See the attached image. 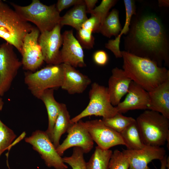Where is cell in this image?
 <instances>
[{"instance_id":"cell-1","label":"cell","mask_w":169,"mask_h":169,"mask_svg":"<svg viewBox=\"0 0 169 169\" xmlns=\"http://www.w3.org/2000/svg\"><path fill=\"white\" fill-rule=\"evenodd\" d=\"M133 16L124 38L125 51L151 60L160 67L169 66V41L160 19L150 13Z\"/></svg>"},{"instance_id":"cell-2","label":"cell","mask_w":169,"mask_h":169,"mask_svg":"<svg viewBox=\"0 0 169 169\" xmlns=\"http://www.w3.org/2000/svg\"><path fill=\"white\" fill-rule=\"evenodd\" d=\"M123 69L127 76L148 92L169 78V70L160 67L148 59L140 57L125 51H121Z\"/></svg>"},{"instance_id":"cell-3","label":"cell","mask_w":169,"mask_h":169,"mask_svg":"<svg viewBox=\"0 0 169 169\" xmlns=\"http://www.w3.org/2000/svg\"><path fill=\"white\" fill-rule=\"evenodd\" d=\"M141 140L146 146L161 147L169 141V119L146 110L136 120Z\"/></svg>"},{"instance_id":"cell-4","label":"cell","mask_w":169,"mask_h":169,"mask_svg":"<svg viewBox=\"0 0 169 169\" xmlns=\"http://www.w3.org/2000/svg\"><path fill=\"white\" fill-rule=\"evenodd\" d=\"M33 27L7 4L0 1V38L15 47L21 54L25 36Z\"/></svg>"},{"instance_id":"cell-5","label":"cell","mask_w":169,"mask_h":169,"mask_svg":"<svg viewBox=\"0 0 169 169\" xmlns=\"http://www.w3.org/2000/svg\"><path fill=\"white\" fill-rule=\"evenodd\" d=\"M11 4L23 19L35 24L40 33L50 31L59 24L61 17L55 4L47 6L39 0H33L29 5L26 6L12 3Z\"/></svg>"},{"instance_id":"cell-6","label":"cell","mask_w":169,"mask_h":169,"mask_svg":"<svg viewBox=\"0 0 169 169\" xmlns=\"http://www.w3.org/2000/svg\"><path fill=\"white\" fill-rule=\"evenodd\" d=\"M64 79L62 64L49 65L34 73H26L24 82L28 89L39 99L46 90L62 86Z\"/></svg>"},{"instance_id":"cell-7","label":"cell","mask_w":169,"mask_h":169,"mask_svg":"<svg viewBox=\"0 0 169 169\" xmlns=\"http://www.w3.org/2000/svg\"><path fill=\"white\" fill-rule=\"evenodd\" d=\"M89 95L90 101L88 105L80 114L71 119V123L89 116L110 118L118 112L116 107L111 104L107 87L94 82L91 84Z\"/></svg>"},{"instance_id":"cell-8","label":"cell","mask_w":169,"mask_h":169,"mask_svg":"<svg viewBox=\"0 0 169 169\" xmlns=\"http://www.w3.org/2000/svg\"><path fill=\"white\" fill-rule=\"evenodd\" d=\"M25 141L38 152L48 167L55 169L68 168L45 131L36 130L30 136L26 137Z\"/></svg>"},{"instance_id":"cell-9","label":"cell","mask_w":169,"mask_h":169,"mask_svg":"<svg viewBox=\"0 0 169 169\" xmlns=\"http://www.w3.org/2000/svg\"><path fill=\"white\" fill-rule=\"evenodd\" d=\"M13 47L7 42L0 44V96L9 90L22 65Z\"/></svg>"},{"instance_id":"cell-10","label":"cell","mask_w":169,"mask_h":169,"mask_svg":"<svg viewBox=\"0 0 169 169\" xmlns=\"http://www.w3.org/2000/svg\"><path fill=\"white\" fill-rule=\"evenodd\" d=\"M40 32L33 27L31 31L24 38L21 54V61L23 69L34 71L42 64L44 58L38 42Z\"/></svg>"},{"instance_id":"cell-11","label":"cell","mask_w":169,"mask_h":169,"mask_svg":"<svg viewBox=\"0 0 169 169\" xmlns=\"http://www.w3.org/2000/svg\"><path fill=\"white\" fill-rule=\"evenodd\" d=\"M67 132V136L62 144L56 148L58 154L63 155L65 151L72 147L81 148L84 153L90 152L93 148L94 141L81 120L72 124Z\"/></svg>"},{"instance_id":"cell-12","label":"cell","mask_w":169,"mask_h":169,"mask_svg":"<svg viewBox=\"0 0 169 169\" xmlns=\"http://www.w3.org/2000/svg\"><path fill=\"white\" fill-rule=\"evenodd\" d=\"M84 124L93 141L101 149L108 150L117 145L125 146L120 134L106 125L101 120L87 121Z\"/></svg>"},{"instance_id":"cell-13","label":"cell","mask_w":169,"mask_h":169,"mask_svg":"<svg viewBox=\"0 0 169 169\" xmlns=\"http://www.w3.org/2000/svg\"><path fill=\"white\" fill-rule=\"evenodd\" d=\"M62 27L57 25L50 31L40 33L38 42L44 58L47 63L52 65L61 64L59 49L63 44L61 33Z\"/></svg>"},{"instance_id":"cell-14","label":"cell","mask_w":169,"mask_h":169,"mask_svg":"<svg viewBox=\"0 0 169 169\" xmlns=\"http://www.w3.org/2000/svg\"><path fill=\"white\" fill-rule=\"evenodd\" d=\"M62 35L63 46L60 50L61 64L74 68L86 66L83 48L74 36L73 30L65 31Z\"/></svg>"},{"instance_id":"cell-15","label":"cell","mask_w":169,"mask_h":169,"mask_svg":"<svg viewBox=\"0 0 169 169\" xmlns=\"http://www.w3.org/2000/svg\"><path fill=\"white\" fill-rule=\"evenodd\" d=\"M122 149L129 161V169H150L148 166L150 162L154 160H161L166 155L165 149L161 147L145 146L138 150Z\"/></svg>"},{"instance_id":"cell-16","label":"cell","mask_w":169,"mask_h":169,"mask_svg":"<svg viewBox=\"0 0 169 169\" xmlns=\"http://www.w3.org/2000/svg\"><path fill=\"white\" fill-rule=\"evenodd\" d=\"M149 103L148 92L131 81L124 100L116 106L120 113L134 110H147Z\"/></svg>"},{"instance_id":"cell-17","label":"cell","mask_w":169,"mask_h":169,"mask_svg":"<svg viewBox=\"0 0 169 169\" xmlns=\"http://www.w3.org/2000/svg\"><path fill=\"white\" fill-rule=\"evenodd\" d=\"M108 80L107 90L111 104L117 106L122 98L127 93L132 81L123 69L116 67L112 69Z\"/></svg>"},{"instance_id":"cell-18","label":"cell","mask_w":169,"mask_h":169,"mask_svg":"<svg viewBox=\"0 0 169 169\" xmlns=\"http://www.w3.org/2000/svg\"><path fill=\"white\" fill-rule=\"evenodd\" d=\"M64 79L61 86L62 89L70 94H80L84 92L91 82L90 79L74 67L62 64Z\"/></svg>"},{"instance_id":"cell-19","label":"cell","mask_w":169,"mask_h":169,"mask_svg":"<svg viewBox=\"0 0 169 169\" xmlns=\"http://www.w3.org/2000/svg\"><path fill=\"white\" fill-rule=\"evenodd\" d=\"M148 92L147 110L158 112L169 119V78Z\"/></svg>"},{"instance_id":"cell-20","label":"cell","mask_w":169,"mask_h":169,"mask_svg":"<svg viewBox=\"0 0 169 169\" xmlns=\"http://www.w3.org/2000/svg\"><path fill=\"white\" fill-rule=\"evenodd\" d=\"M54 89H49L45 90L39 99L43 101L47 109L48 126L45 132L52 142L54 127L61 106V103L57 102L54 98Z\"/></svg>"},{"instance_id":"cell-21","label":"cell","mask_w":169,"mask_h":169,"mask_svg":"<svg viewBox=\"0 0 169 169\" xmlns=\"http://www.w3.org/2000/svg\"><path fill=\"white\" fill-rule=\"evenodd\" d=\"M125 9V21L123 29L114 39L110 40L105 44V47L110 50L116 58H122L120 50L119 44L121 36L128 32L132 16L136 13L135 2L132 0H124Z\"/></svg>"},{"instance_id":"cell-22","label":"cell","mask_w":169,"mask_h":169,"mask_svg":"<svg viewBox=\"0 0 169 169\" xmlns=\"http://www.w3.org/2000/svg\"><path fill=\"white\" fill-rule=\"evenodd\" d=\"M87 13L84 3L74 6L61 17L59 24L62 27L64 25L71 26L77 31L88 19Z\"/></svg>"},{"instance_id":"cell-23","label":"cell","mask_w":169,"mask_h":169,"mask_svg":"<svg viewBox=\"0 0 169 169\" xmlns=\"http://www.w3.org/2000/svg\"><path fill=\"white\" fill-rule=\"evenodd\" d=\"M66 105L61 103L60 110L56 120L53 131V143L56 148L60 145L61 136L67 132L72 125Z\"/></svg>"},{"instance_id":"cell-24","label":"cell","mask_w":169,"mask_h":169,"mask_svg":"<svg viewBox=\"0 0 169 169\" xmlns=\"http://www.w3.org/2000/svg\"><path fill=\"white\" fill-rule=\"evenodd\" d=\"M119 14L118 11L115 9L109 12L101 24L99 32L109 38L112 36L117 37L122 30Z\"/></svg>"},{"instance_id":"cell-25","label":"cell","mask_w":169,"mask_h":169,"mask_svg":"<svg viewBox=\"0 0 169 169\" xmlns=\"http://www.w3.org/2000/svg\"><path fill=\"white\" fill-rule=\"evenodd\" d=\"M120 134L128 149L140 150L145 146L141 140L136 120Z\"/></svg>"},{"instance_id":"cell-26","label":"cell","mask_w":169,"mask_h":169,"mask_svg":"<svg viewBox=\"0 0 169 169\" xmlns=\"http://www.w3.org/2000/svg\"><path fill=\"white\" fill-rule=\"evenodd\" d=\"M112 152L109 149L104 150L98 146H96L94 152L86 162L87 169H108Z\"/></svg>"},{"instance_id":"cell-27","label":"cell","mask_w":169,"mask_h":169,"mask_svg":"<svg viewBox=\"0 0 169 169\" xmlns=\"http://www.w3.org/2000/svg\"><path fill=\"white\" fill-rule=\"evenodd\" d=\"M101 120L106 125L120 133L136 120L132 117L124 116L118 112L112 117L102 118Z\"/></svg>"},{"instance_id":"cell-28","label":"cell","mask_w":169,"mask_h":169,"mask_svg":"<svg viewBox=\"0 0 169 169\" xmlns=\"http://www.w3.org/2000/svg\"><path fill=\"white\" fill-rule=\"evenodd\" d=\"M16 137L13 131L0 119V155L6 149L9 150Z\"/></svg>"},{"instance_id":"cell-29","label":"cell","mask_w":169,"mask_h":169,"mask_svg":"<svg viewBox=\"0 0 169 169\" xmlns=\"http://www.w3.org/2000/svg\"><path fill=\"white\" fill-rule=\"evenodd\" d=\"M84 154L81 148L74 147L71 156H65L62 158L64 162L69 165L72 169H87Z\"/></svg>"},{"instance_id":"cell-30","label":"cell","mask_w":169,"mask_h":169,"mask_svg":"<svg viewBox=\"0 0 169 169\" xmlns=\"http://www.w3.org/2000/svg\"><path fill=\"white\" fill-rule=\"evenodd\" d=\"M129 164L127 158L122 151L116 149L111 154L108 169H129Z\"/></svg>"},{"instance_id":"cell-31","label":"cell","mask_w":169,"mask_h":169,"mask_svg":"<svg viewBox=\"0 0 169 169\" xmlns=\"http://www.w3.org/2000/svg\"><path fill=\"white\" fill-rule=\"evenodd\" d=\"M117 1L116 0H102L99 6L95 7L89 13L97 18L101 24L109 13L110 9Z\"/></svg>"},{"instance_id":"cell-32","label":"cell","mask_w":169,"mask_h":169,"mask_svg":"<svg viewBox=\"0 0 169 169\" xmlns=\"http://www.w3.org/2000/svg\"><path fill=\"white\" fill-rule=\"evenodd\" d=\"M92 32L90 30L81 28L77 31L76 39L83 48L90 49L95 44V38Z\"/></svg>"},{"instance_id":"cell-33","label":"cell","mask_w":169,"mask_h":169,"mask_svg":"<svg viewBox=\"0 0 169 169\" xmlns=\"http://www.w3.org/2000/svg\"><path fill=\"white\" fill-rule=\"evenodd\" d=\"M100 23L98 19L94 16L91 17L83 24L81 28L90 31L92 33L99 32Z\"/></svg>"},{"instance_id":"cell-34","label":"cell","mask_w":169,"mask_h":169,"mask_svg":"<svg viewBox=\"0 0 169 169\" xmlns=\"http://www.w3.org/2000/svg\"><path fill=\"white\" fill-rule=\"evenodd\" d=\"M84 3V0H59L56 4V7L60 13L63 10L71 6Z\"/></svg>"},{"instance_id":"cell-35","label":"cell","mask_w":169,"mask_h":169,"mask_svg":"<svg viewBox=\"0 0 169 169\" xmlns=\"http://www.w3.org/2000/svg\"><path fill=\"white\" fill-rule=\"evenodd\" d=\"M93 59L95 63L100 66H104L108 62V56L107 53L103 50L95 52L93 55Z\"/></svg>"},{"instance_id":"cell-36","label":"cell","mask_w":169,"mask_h":169,"mask_svg":"<svg viewBox=\"0 0 169 169\" xmlns=\"http://www.w3.org/2000/svg\"><path fill=\"white\" fill-rule=\"evenodd\" d=\"M86 6L87 13L93 10L95 7V5L98 2L97 0H84Z\"/></svg>"},{"instance_id":"cell-37","label":"cell","mask_w":169,"mask_h":169,"mask_svg":"<svg viewBox=\"0 0 169 169\" xmlns=\"http://www.w3.org/2000/svg\"><path fill=\"white\" fill-rule=\"evenodd\" d=\"M158 5L160 7H168L169 5L168 0H158Z\"/></svg>"},{"instance_id":"cell-38","label":"cell","mask_w":169,"mask_h":169,"mask_svg":"<svg viewBox=\"0 0 169 169\" xmlns=\"http://www.w3.org/2000/svg\"><path fill=\"white\" fill-rule=\"evenodd\" d=\"M167 156L166 155L164 157L160 160L161 162L160 169H166Z\"/></svg>"},{"instance_id":"cell-39","label":"cell","mask_w":169,"mask_h":169,"mask_svg":"<svg viewBox=\"0 0 169 169\" xmlns=\"http://www.w3.org/2000/svg\"><path fill=\"white\" fill-rule=\"evenodd\" d=\"M3 105L4 102L3 101L2 99L0 96V111L2 110Z\"/></svg>"},{"instance_id":"cell-40","label":"cell","mask_w":169,"mask_h":169,"mask_svg":"<svg viewBox=\"0 0 169 169\" xmlns=\"http://www.w3.org/2000/svg\"><path fill=\"white\" fill-rule=\"evenodd\" d=\"M7 156V166H8V169H11L10 168L9 165L8 161V156Z\"/></svg>"},{"instance_id":"cell-41","label":"cell","mask_w":169,"mask_h":169,"mask_svg":"<svg viewBox=\"0 0 169 169\" xmlns=\"http://www.w3.org/2000/svg\"><path fill=\"white\" fill-rule=\"evenodd\" d=\"M1 1V0H0V1Z\"/></svg>"}]
</instances>
